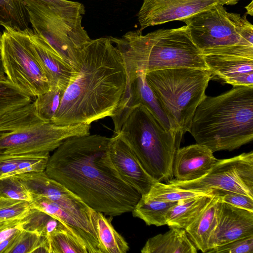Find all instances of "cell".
<instances>
[{"label":"cell","instance_id":"17","mask_svg":"<svg viewBox=\"0 0 253 253\" xmlns=\"http://www.w3.org/2000/svg\"><path fill=\"white\" fill-rule=\"evenodd\" d=\"M206 146L196 143L178 148L174 157L172 173L178 181H191L206 175L217 160Z\"/></svg>","mask_w":253,"mask_h":253},{"label":"cell","instance_id":"1","mask_svg":"<svg viewBox=\"0 0 253 253\" xmlns=\"http://www.w3.org/2000/svg\"><path fill=\"white\" fill-rule=\"evenodd\" d=\"M111 138L98 134L66 139L44 170L90 209L110 216L131 212L141 195L123 181L108 154Z\"/></svg>","mask_w":253,"mask_h":253},{"label":"cell","instance_id":"37","mask_svg":"<svg viewBox=\"0 0 253 253\" xmlns=\"http://www.w3.org/2000/svg\"><path fill=\"white\" fill-rule=\"evenodd\" d=\"M22 219L0 221V244L22 229Z\"/></svg>","mask_w":253,"mask_h":253},{"label":"cell","instance_id":"22","mask_svg":"<svg viewBox=\"0 0 253 253\" xmlns=\"http://www.w3.org/2000/svg\"><path fill=\"white\" fill-rule=\"evenodd\" d=\"M193 197L177 202L167 214V225L169 227L186 228L204 211L215 195Z\"/></svg>","mask_w":253,"mask_h":253},{"label":"cell","instance_id":"4","mask_svg":"<svg viewBox=\"0 0 253 253\" xmlns=\"http://www.w3.org/2000/svg\"><path fill=\"white\" fill-rule=\"evenodd\" d=\"M189 132L213 153L232 151L253 139V87L237 86L206 96L197 107Z\"/></svg>","mask_w":253,"mask_h":253},{"label":"cell","instance_id":"3","mask_svg":"<svg viewBox=\"0 0 253 253\" xmlns=\"http://www.w3.org/2000/svg\"><path fill=\"white\" fill-rule=\"evenodd\" d=\"M122 56L127 84L142 74L180 68L208 70L204 55L196 46L186 25L159 29L143 35L129 31L121 38L109 37Z\"/></svg>","mask_w":253,"mask_h":253},{"label":"cell","instance_id":"14","mask_svg":"<svg viewBox=\"0 0 253 253\" xmlns=\"http://www.w3.org/2000/svg\"><path fill=\"white\" fill-rule=\"evenodd\" d=\"M137 13L140 30L172 21H182L215 4L214 0H142Z\"/></svg>","mask_w":253,"mask_h":253},{"label":"cell","instance_id":"29","mask_svg":"<svg viewBox=\"0 0 253 253\" xmlns=\"http://www.w3.org/2000/svg\"><path fill=\"white\" fill-rule=\"evenodd\" d=\"M215 191L185 189L168 183L156 181L149 191L143 195L148 198L159 201L177 202L188 198L212 194Z\"/></svg>","mask_w":253,"mask_h":253},{"label":"cell","instance_id":"23","mask_svg":"<svg viewBox=\"0 0 253 253\" xmlns=\"http://www.w3.org/2000/svg\"><path fill=\"white\" fill-rule=\"evenodd\" d=\"M49 152L9 155L0 154V178L9 176L45 170Z\"/></svg>","mask_w":253,"mask_h":253},{"label":"cell","instance_id":"6","mask_svg":"<svg viewBox=\"0 0 253 253\" xmlns=\"http://www.w3.org/2000/svg\"><path fill=\"white\" fill-rule=\"evenodd\" d=\"M192 41L205 54L253 58V26L246 15L228 12L216 3L182 20Z\"/></svg>","mask_w":253,"mask_h":253},{"label":"cell","instance_id":"40","mask_svg":"<svg viewBox=\"0 0 253 253\" xmlns=\"http://www.w3.org/2000/svg\"><path fill=\"white\" fill-rule=\"evenodd\" d=\"M1 42H2V34L0 33V53L1 51Z\"/></svg>","mask_w":253,"mask_h":253},{"label":"cell","instance_id":"32","mask_svg":"<svg viewBox=\"0 0 253 253\" xmlns=\"http://www.w3.org/2000/svg\"><path fill=\"white\" fill-rule=\"evenodd\" d=\"M48 237L42 236L36 231L20 230L8 253H33Z\"/></svg>","mask_w":253,"mask_h":253},{"label":"cell","instance_id":"19","mask_svg":"<svg viewBox=\"0 0 253 253\" xmlns=\"http://www.w3.org/2000/svg\"><path fill=\"white\" fill-rule=\"evenodd\" d=\"M33 49L42 66L50 88L64 90L68 86L72 68L64 61L50 45L33 29H27Z\"/></svg>","mask_w":253,"mask_h":253},{"label":"cell","instance_id":"9","mask_svg":"<svg viewBox=\"0 0 253 253\" xmlns=\"http://www.w3.org/2000/svg\"><path fill=\"white\" fill-rule=\"evenodd\" d=\"M3 27L0 54L7 80L31 97L48 91L49 83L33 49L27 29Z\"/></svg>","mask_w":253,"mask_h":253},{"label":"cell","instance_id":"38","mask_svg":"<svg viewBox=\"0 0 253 253\" xmlns=\"http://www.w3.org/2000/svg\"><path fill=\"white\" fill-rule=\"evenodd\" d=\"M217 3L224 5H235L237 4L240 0H214Z\"/></svg>","mask_w":253,"mask_h":253},{"label":"cell","instance_id":"33","mask_svg":"<svg viewBox=\"0 0 253 253\" xmlns=\"http://www.w3.org/2000/svg\"><path fill=\"white\" fill-rule=\"evenodd\" d=\"M31 209L30 202L0 198V221L22 219Z\"/></svg>","mask_w":253,"mask_h":253},{"label":"cell","instance_id":"18","mask_svg":"<svg viewBox=\"0 0 253 253\" xmlns=\"http://www.w3.org/2000/svg\"><path fill=\"white\" fill-rule=\"evenodd\" d=\"M204 57L212 77L233 86L253 87V58L221 54H205Z\"/></svg>","mask_w":253,"mask_h":253},{"label":"cell","instance_id":"7","mask_svg":"<svg viewBox=\"0 0 253 253\" xmlns=\"http://www.w3.org/2000/svg\"><path fill=\"white\" fill-rule=\"evenodd\" d=\"M120 132L156 181L167 183L174 178L173 160L181 140L167 130L147 107L141 104L133 107Z\"/></svg>","mask_w":253,"mask_h":253},{"label":"cell","instance_id":"20","mask_svg":"<svg viewBox=\"0 0 253 253\" xmlns=\"http://www.w3.org/2000/svg\"><path fill=\"white\" fill-rule=\"evenodd\" d=\"M221 205L220 194L217 191L204 211L185 229L190 241L203 253L209 250V239L217 225Z\"/></svg>","mask_w":253,"mask_h":253},{"label":"cell","instance_id":"10","mask_svg":"<svg viewBox=\"0 0 253 253\" xmlns=\"http://www.w3.org/2000/svg\"><path fill=\"white\" fill-rule=\"evenodd\" d=\"M166 183L185 189L239 193L253 198V152L217 160L199 179L181 181L173 178Z\"/></svg>","mask_w":253,"mask_h":253},{"label":"cell","instance_id":"5","mask_svg":"<svg viewBox=\"0 0 253 253\" xmlns=\"http://www.w3.org/2000/svg\"><path fill=\"white\" fill-rule=\"evenodd\" d=\"M91 124L57 125L45 122L35 112L32 102L0 120V154L50 152L66 139L90 134Z\"/></svg>","mask_w":253,"mask_h":253},{"label":"cell","instance_id":"16","mask_svg":"<svg viewBox=\"0 0 253 253\" xmlns=\"http://www.w3.org/2000/svg\"><path fill=\"white\" fill-rule=\"evenodd\" d=\"M251 236H253V211L221 201L218 223L209 239V250Z\"/></svg>","mask_w":253,"mask_h":253},{"label":"cell","instance_id":"25","mask_svg":"<svg viewBox=\"0 0 253 253\" xmlns=\"http://www.w3.org/2000/svg\"><path fill=\"white\" fill-rule=\"evenodd\" d=\"M26 8L40 11L47 15L65 21H82L85 14L84 5L69 0H22Z\"/></svg>","mask_w":253,"mask_h":253},{"label":"cell","instance_id":"8","mask_svg":"<svg viewBox=\"0 0 253 253\" xmlns=\"http://www.w3.org/2000/svg\"><path fill=\"white\" fill-rule=\"evenodd\" d=\"M146 81L180 136L189 132L193 116L206 96L209 70L180 68L145 74Z\"/></svg>","mask_w":253,"mask_h":253},{"label":"cell","instance_id":"12","mask_svg":"<svg viewBox=\"0 0 253 253\" xmlns=\"http://www.w3.org/2000/svg\"><path fill=\"white\" fill-rule=\"evenodd\" d=\"M139 104L147 107L167 130L181 139L177 129L148 84L145 74L140 75L131 83L126 84L120 102L111 117L115 130L121 129L130 111Z\"/></svg>","mask_w":253,"mask_h":253},{"label":"cell","instance_id":"39","mask_svg":"<svg viewBox=\"0 0 253 253\" xmlns=\"http://www.w3.org/2000/svg\"><path fill=\"white\" fill-rule=\"evenodd\" d=\"M245 8L247 10V13L249 15L253 16V0L249 4H248L247 6L245 7Z\"/></svg>","mask_w":253,"mask_h":253},{"label":"cell","instance_id":"31","mask_svg":"<svg viewBox=\"0 0 253 253\" xmlns=\"http://www.w3.org/2000/svg\"><path fill=\"white\" fill-rule=\"evenodd\" d=\"M64 91L59 88H51L46 92L36 97L33 103L38 116L45 122H52Z\"/></svg>","mask_w":253,"mask_h":253},{"label":"cell","instance_id":"24","mask_svg":"<svg viewBox=\"0 0 253 253\" xmlns=\"http://www.w3.org/2000/svg\"><path fill=\"white\" fill-rule=\"evenodd\" d=\"M90 218L97 235L100 253H126L129 250L127 243L103 213L91 209Z\"/></svg>","mask_w":253,"mask_h":253},{"label":"cell","instance_id":"28","mask_svg":"<svg viewBox=\"0 0 253 253\" xmlns=\"http://www.w3.org/2000/svg\"><path fill=\"white\" fill-rule=\"evenodd\" d=\"M22 229L36 231L40 235L47 237L62 230L76 229L46 212L32 207L27 215L22 219Z\"/></svg>","mask_w":253,"mask_h":253},{"label":"cell","instance_id":"30","mask_svg":"<svg viewBox=\"0 0 253 253\" xmlns=\"http://www.w3.org/2000/svg\"><path fill=\"white\" fill-rule=\"evenodd\" d=\"M33 102L7 79L0 80V120L8 113Z\"/></svg>","mask_w":253,"mask_h":253},{"label":"cell","instance_id":"2","mask_svg":"<svg viewBox=\"0 0 253 253\" xmlns=\"http://www.w3.org/2000/svg\"><path fill=\"white\" fill-rule=\"evenodd\" d=\"M126 82L122 56L109 37L91 40L76 52L69 83L52 123L91 124L111 117Z\"/></svg>","mask_w":253,"mask_h":253},{"label":"cell","instance_id":"15","mask_svg":"<svg viewBox=\"0 0 253 253\" xmlns=\"http://www.w3.org/2000/svg\"><path fill=\"white\" fill-rule=\"evenodd\" d=\"M108 154L121 179L141 195L146 194L156 181L145 170L122 133L111 138Z\"/></svg>","mask_w":253,"mask_h":253},{"label":"cell","instance_id":"34","mask_svg":"<svg viewBox=\"0 0 253 253\" xmlns=\"http://www.w3.org/2000/svg\"><path fill=\"white\" fill-rule=\"evenodd\" d=\"M0 198L31 202L32 195L16 175L0 178Z\"/></svg>","mask_w":253,"mask_h":253},{"label":"cell","instance_id":"35","mask_svg":"<svg viewBox=\"0 0 253 253\" xmlns=\"http://www.w3.org/2000/svg\"><path fill=\"white\" fill-rule=\"evenodd\" d=\"M209 253H253V236L237 239L209 250Z\"/></svg>","mask_w":253,"mask_h":253},{"label":"cell","instance_id":"21","mask_svg":"<svg viewBox=\"0 0 253 253\" xmlns=\"http://www.w3.org/2000/svg\"><path fill=\"white\" fill-rule=\"evenodd\" d=\"M168 232L150 238L141 250L142 253H196L197 249L184 229L170 227Z\"/></svg>","mask_w":253,"mask_h":253},{"label":"cell","instance_id":"36","mask_svg":"<svg viewBox=\"0 0 253 253\" xmlns=\"http://www.w3.org/2000/svg\"><path fill=\"white\" fill-rule=\"evenodd\" d=\"M222 202L253 211V198L243 194L219 191Z\"/></svg>","mask_w":253,"mask_h":253},{"label":"cell","instance_id":"11","mask_svg":"<svg viewBox=\"0 0 253 253\" xmlns=\"http://www.w3.org/2000/svg\"><path fill=\"white\" fill-rule=\"evenodd\" d=\"M27 10L33 30L44 38L72 68L77 51L91 40L82 22L67 21L31 8Z\"/></svg>","mask_w":253,"mask_h":253},{"label":"cell","instance_id":"13","mask_svg":"<svg viewBox=\"0 0 253 253\" xmlns=\"http://www.w3.org/2000/svg\"><path fill=\"white\" fill-rule=\"evenodd\" d=\"M16 176L32 195L49 199L93 226L90 218L91 209L64 185L48 176L44 171Z\"/></svg>","mask_w":253,"mask_h":253},{"label":"cell","instance_id":"26","mask_svg":"<svg viewBox=\"0 0 253 253\" xmlns=\"http://www.w3.org/2000/svg\"><path fill=\"white\" fill-rule=\"evenodd\" d=\"M177 202L159 201L141 195L132 213L147 225L161 226L167 225V214L169 209Z\"/></svg>","mask_w":253,"mask_h":253},{"label":"cell","instance_id":"27","mask_svg":"<svg viewBox=\"0 0 253 253\" xmlns=\"http://www.w3.org/2000/svg\"><path fill=\"white\" fill-rule=\"evenodd\" d=\"M48 238L50 253H92L86 240L76 229L62 230Z\"/></svg>","mask_w":253,"mask_h":253}]
</instances>
